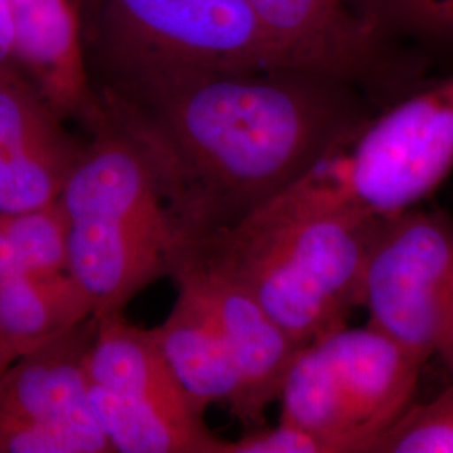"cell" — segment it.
Returning <instances> with one entry per match:
<instances>
[{"label": "cell", "mask_w": 453, "mask_h": 453, "mask_svg": "<svg viewBox=\"0 0 453 453\" xmlns=\"http://www.w3.org/2000/svg\"><path fill=\"white\" fill-rule=\"evenodd\" d=\"M106 89L157 140L198 243L291 188L378 111L355 86L292 67L142 69Z\"/></svg>", "instance_id": "6da1fadb"}, {"label": "cell", "mask_w": 453, "mask_h": 453, "mask_svg": "<svg viewBox=\"0 0 453 453\" xmlns=\"http://www.w3.org/2000/svg\"><path fill=\"white\" fill-rule=\"evenodd\" d=\"M61 202L69 217V273L95 318L123 314L140 291L179 273L196 249L162 150L143 121L110 91Z\"/></svg>", "instance_id": "7a4b0ae2"}, {"label": "cell", "mask_w": 453, "mask_h": 453, "mask_svg": "<svg viewBox=\"0 0 453 453\" xmlns=\"http://www.w3.org/2000/svg\"><path fill=\"white\" fill-rule=\"evenodd\" d=\"M381 217L353 209L265 203L192 256L235 277L299 346L344 327L365 306Z\"/></svg>", "instance_id": "3957f363"}, {"label": "cell", "mask_w": 453, "mask_h": 453, "mask_svg": "<svg viewBox=\"0 0 453 453\" xmlns=\"http://www.w3.org/2000/svg\"><path fill=\"white\" fill-rule=\"evenodd\" d=\"M453 170V74L378 110L269 203L353 209L389 219L417 209Z\"/></svg>", "instance_id": "277c9868"}, {"label": "cell", "mask_w": 453, "mask_h": 453, "mask_svg": "<svg viewBox=\"0 0 453 453\" xmlns=\"http://www.w3.org/2000/svg\"><path fill=\"white\" fill-rule=\"evenodd\" d=\"M108 78L142 69L284 67L247 0H84Z\"/></svg>", "instance_id": "5b68a950"}, {"label": "cell", "mask_w": 453, "mask_h": 453, "mask_svg": "<svg viewBox=\"0 0 453 453\" xmlns=\"http://www.w3.org/2000/svg\"><path fill=\"white\" fill-rule=\"evenodd\" d=\"M368 324L453 374V224L418 209L383 220L365 280Z\"/></svg>", "instance_id": "8992f818"}, {"label": "cell", "mask_w": 453, "mask_h": 453, "mask_svg": "<svg viewBox=\"0 0 453 453\" xmlns=\"http://www.w3.org/2000/svg\"><path fill=\"white\" fill-rule=\"evenodd\" d=\"M284 67L348 82L381 110L432 81V65L395 48L351 0H247Z\"/></svg>", "instance_id": "52a82bcc"}, {"label": "cell", "mask_w": 453, "mask_h": 453, "mask_svg": "<svg viewBox=\"0 0 453 453\" xmlns=\"http://www.w3.org/2000/svg\"><path fill=\"white\" fill-rule=\"evenodd\" d=\"M63 121L19 65L0 69V215L61 198L84 150Z\"/></svg>", "instance_id": "ba28073f"}, {"label": "cell", "mask_w": 453, "mask_h": 453, "mask_svg": "<svg viewBox=\"0 0 453 453\" xmlns=\"http://www.w3.org/2000/svg\"><path fill=\"white\" fill-rule=\"evenodd\" d=\"M96 324L93 316L9 366L0 376V426L59 432L93 453L114 452L89 402L88 355Z\"/></svg>", "instance_id": "9c48e42d"}, {"label": "cell", "mask_w": 453, "mask_h": 453, "mask_svg": "<svg viewBox=\"0 0 453 453\" xmlns=\"http://www.w3.org/2000/svg\"><path fill=\"white\" fill-rule=\"evenodd\" d=\"M173 280L198 294L235 361L242 381V403L235 418L247 432L264 426L265 408L279 398L282 381L303 346L235 277L211 262L190 256Z\"/></svg>", "instance_id": "30bf717a"}, {"label": "cell", "mask_w": 453, "mask_h": 453, "mask_svg": "<svg viewBox=\"0 0 453 453\" xmlns=\"http://www.w3.org/2000/svg\"><path fill=\"white\" fill-rule=\"evenodd\" d=\"M329 366L336 396L365 453L411 405L425 361L383 331L340 327L314 341Z\"/></svg>", "instance_id": "8fae6325"}, {"label": "cell", "mask_w": 453, "mask_h": 453, "mask_svg": "<svg viewBox=\"0 0 453 453\" xmlns=\"http://www.w3.org/2000/svg\"><path fill=\"white\" fill-rule=\"evenodd\" d=\"M19 69L63 118L95 130L103 97L89 84L84 44V0H11Z\"/></svg>", "instance_id": "7c38bea8"}, {"label": "cell", "mask_w": 453, "mask_h": 453, "mask_svg": "<svg viewBox=\"0 0 453 453\" xmlns=\"http://www.w3.org/2000/svg\"><path fill=\"white\" fill-rule=\"evenodd\" d=\"M88 355L89 391L116 405L205 425L203 413L172 372L155 327L131 326L123 314L96 319Z\"/></svg>", "instance_id": "4fadbf2b"}, {"label": "cell", "mask_w": 453, "mask_h": 453, "mask_svg": "<svg viewBox=\"0 0 453 453\" xmlns=\"http://www.w3.org/2000/svg\"><path fill=\"white\" fill-rule=\"evenodd\" d=\"M177 288L168 318L155 327L163 355L202 413L211 403H224L235 417L242 403L235 361L198 294L183 282Z\"/></svg>", "instance_id": "5bb4252c"}, {"label": "cell", "mask_w": 453, "mask_h": 453, "mask_svg": "<svg viewBox=\"0 0 453 453\" xmlns=\"http://www.w3.org/2000/svg\"><path fill=\"white\" fill-rule=\"evenodd\" d=\"M95 316L71 273L9 275L0 280V355L12 363Z\"/></svg>", "instance_id": "9a60e30c"}, {"label": "cell", "mask_w": 453, "mask_h": 453, "mask_svg": "<svg viewBox=\"0 0 453 453\" xmlns=\"http://www.w3.org/2000/svg\"><path fill=\"white\" fill-rule=\"evenodd\" d=\"M363 20L395 48L434 65L453 58V0H351Z\"/></svg>", "instance_id": "2e32d148"}, {"label": "cell", "mask_w": 453, "mask_h": 453, "mask_svg": "<svg viewBox=\"0 0 453 453\" xmlns=\"http://www.w3.org/2000/svg\"><path fill=\"white\" fill-rule=\"evenodd\" d=\"M20 274L69 273L71 224L59 200L14 215H2Z\"/></svg>", "instance_id": "e0dca14e"}, {"label": "cell", "mask_w": 453, "mask_h": 453, "mask_svg": "<svg viewBox=\"0 0 453 453\" xmlns=\"http://www.w3.org/2000/svg\"><path fill=\"white\" fill-rule=\"evenodd\" d=\"M372 453H453V383L434 400L408 406Z\"/></svg>", "instance_id": "ac0fdd59"}, {"label": "cell", "mask_w": 453, "mask_h": 453, "mask_svg": "<svg viewBox=\"0 0 453 453\" xmlns=\"http://www.w3.org/2000/svg\"><path fill=\"white\" fill-rule=\"evenodd\" d=\"M226 453H336L323 437L296 425L279 421L275 426H260L239 440H228Z\"/></svg>", "instance_id": "d6986e66"}, {"label": "cell", "mask_w": 453, "mask_h": 453, "mask_svg": "<svg viewBox=\"0 0 453 453\" xmlns=\"http://www.w3.org/2000/svg\"><path fill=\"white\" fill-rule=\"evenodd\" d=\"M16 20L11 0H0V69L17 65Z\"/></svg>", "instance_id": "ffe728a7"}, {"label": "cell", "mask_w": 453, "mask_h": 453, "mask_svg": "<svg viewBox=\"0 0 453 453\" xmlns=\"http://www.w3.org/2000/svg\"><path fill=\"white\" fill-rule=\"evenodd\" d=\"M17 273L19 271H17L16 256L5 232L4 217L0 215V280Z\"/></svg>", "instance_id": "44dd1931"}, {"label": "cell", "mask_w": 453, "mask_h": 453, "mask_svg": "<svg viewBox=\"0 0 453 453\" xmlns=\"http://www.w3.org/2000/svg\"><path fill=\"white\" fill-rule=\"evenodd\" d=\"M11 365H12V361H11V359H7L4 355H0V376L9 370V366H11Z\"/></svg>", "instance_id": "7402d4cb"}]
</instances>
